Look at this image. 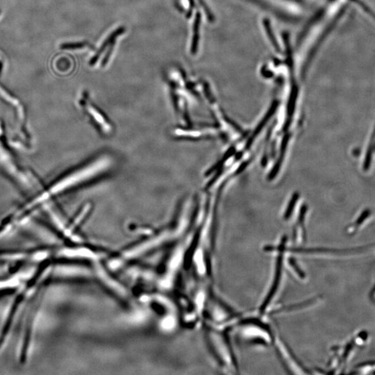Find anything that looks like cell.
<instances>
[{
	"label": "cell",
	"mask_w": 375,
	"mask_h": 375,
	"mask_svg": "<svg viewBox=\"0 0 375 375\" xmlns=\"http://www.w3.org/2000/svg\"><path fill=\"white\" fill-rule=\"evenodd\" d=\"M111 163H112V159L109 157L107 156L100 157L97 160L92 161L87 166L79 169L77 172H74L71 176L64 179L62 182L58 184L56 190H63L65 188L71 187V186L79 184L86 180H91L109 168Z\"/></svg>",
	"instance_id": "obj_1"
},
{
	"label": "cell",
	"mask_w": 375,
	"mask_h": 375,
	"mask_svg": "<svg viewBox=\"0 0 375 375\" xmlns=\"http://www.w3.org/2000/svg\"><path fill=\"white\" fill-rule=\"evenodd\" d=\"M126 29L124 27H120L118 29H116L114 32L107 37L106 40L103 42L102 46H101L100 49L97 51L96 54L91 58L90 61H89V65L91 66L95 65L98 62L99 59H100V56L102 55L103 52L107 48L108 46H110L114 40H116V38L120 35L123 34L125 32Z\"/></svg>",
	"instance_id": "obj_2"
},
{
	"label": "cell",
	"mask_w": 375,
	"mask_h": 375,
	"mask_svg": "<svg viewBox=\"0 0 375 375\" xmlns=\"http://www.w3.org/2000/svg\"><path fill=\"white\" fill-rule=\"evenodd\" d=\"M200 23V14L199 12L197 13L195 23H194V32L193 41H192L191 53L195 54L197 50L198 40H199V27Z\"/></svg>",
	"instance_id": "obj_3"
},
{
	"label": "cell",
	"mask_w": 375,
	"mask_h": 375,
	"mask_svg": "<svg viewBox=\"0 0 375 375\" xmlns=\"http://www.w3.org/2000/svg\"><path fill=\"white\" fill-rule=\"evenodd\" d=\"M85 46H91L89 42H77V43H68L62 45L63 49H81L84 48ZM93 47V46H91Z\"/></svg>",
	"instance_id": "obj_4"
},
{
	"label": "cell",
	"mask_w": 375,
	"mask_h": 375,
	"mask_svg": "<svg viewBox=\"0 0 375 375\" xmlns=\"http://www.w3.org/2000/svg\"><path fill=\"white\" fill-rule=\"evenodd\" d=\"M115 44H116V40H114V41L111 44L110 48H108V51L106 53V55L104 56V59H103L102 61V67H105V66L106 65V64H107L108 61H109L111 56H112V52L114 51Z\"/></svg>",
	"instance_id": "obj_5"
},
{
	"label": "cell",
	"mask_w": 375,
	"mask_h": 375,
	"mask_svg": "<svg viewBox=\"0 0 375 375\" xmlns=\"http://www.w3.org/2000/svg\"><path fill=\"white\" fill-rule=\"evenodd\" d=\"M190 4V8H192V6H193V1L192 0H189Z\"/></svg>",
	"instance_id": "obj_6"
}]
</instances>
